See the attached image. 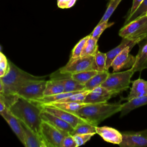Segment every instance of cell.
<instances>
[{
    "mask_svg": "<svg viewBox=\"0 0 147 147\" xmlns=\"http://www.w3.org/2000/svg\"><path fill=\"white\" fill-rule=\"evenodd\" d=\"M145 15H146V16H147V11H146V13H145Z\"/></svg>",
    "mask_w": 147,
    "mask_h": 147,
    "instance_id": "43",
    "label": "cell"
},
{
    "mask_svg": "<svg viewBox=\"0 0 147 147\" xmlns=\"http://www.w3.org/2000/svg\"><path fill=\"white\" fill-rule=\"evenodd\" d=\"M95 134L89 133V134H74L73 137L76 144V146H79L84 144L86 142L91 139V138Z\"/></svg>",
    "mask_w": 147,
    "mask_h": 147,
    "instance_id": "35",
    "label": "cell"
},
{
    "mask_svg": "<svg viewBox=\"0 0 147 147\" xmlns=\"http://www.w3.org/2000/svg\"><path fill=\"white\" fill-rule=\"evenodd\" d=\"M98 72V71L96 70H89L72 74L69 75L72 79L78 81L80 83L85 84L93 76L96 74Z\"/></svg>",
    "mask_w": 147,
    "mask_h": 147,
    "instance_id": "28",
    "label": "cell"
},
{
    "mask_svg": "<svg viewBox=\"0 0 147 147\" xmlns=\"http://www.w3.org/2000/svg\"><path fill=\"white\" fill-rule=\"evenodd\" d=\"M121 1L122 0H110V2L109 3L107 9L99 23L108 21L109 18L116 9L117 7L118 6Z\"/></svg>",
    "mask_w": 147,
    "mask_h": 147,
    "instance_id": "32",
    "label": "cell"
},
{
    "mask_svg": "<svg viewBox=\"0 0 147 147\" xmlns=\"http://www.w3.org/2000/svg\"><path fill=\"white\" fill-rule=\"evenodd\" d=\"M121 147L147 146V129L138 132H123Z\"/></svg>",
    "mask_w": 147,
    "mask_h": 147,
    "instance_id": "9",
    "label": "cell"
},
{
    "mask_svg": "<svg viewBox=\"0 0 147 147\" xmlns=\"http://www.w3.org/2000/svg\"><path fill=\"white\" fill-rule=\"evenodd\" d=\"M89 70L97 71L94 56L92 55L70 59L68 63L60 69V73L71 75Z\"/></svg>",
    "mask_w": 147,
    "mask_h": 147,
    "instance_id": "6",
    "label": "cell"
},
{
    "mask_svg": "<svg viewBox=\"0 0 147 147\" xmlns=\"http://www.w3.org/2000/svg\"><path fill=\"white\" fill-rule=\"evenodd\" d=\"M109 72L108 71L98 72L96 74L93 76L84 85L85 90L91 91L94 88L100 86L101 84L106 80Z\"/></svg>",
    "mask_w": 147,
    "mask_h": 147,
    "instance_id": "22",
    "label": "cell"
},
{
    "mask_svg": "<svg viewBox=\"0 0 147 147\" xmlns=\"http://www.w3.org/2000/svg\"><path fill=\"white\" fill-rule=\"evenodd\" d=\"M77 0H57V5L59 8L65 9L72 7Z\"/></svg>",
    "mask_w": 147,
    "mask_h": 147,
    "instance_id": "37",
    "label": "cell"
},
{
    "mask_svg": "<svg viewBox=\"0 0 147 147\" xmlns=\"http://www.w3.org/2000/svg\"><path fill=\"white\" fill-rule=\"evenodd\" d=\"M144 1V0H133L132 6H131L129 11L128 12L126 18L131 16L136 11V10L139 7V6L141 5V4Z\"/></svg>",
    "mask_w": 147,
    "mask_h": 147,
    "instance_id": "38",
    "label": "cell"
},
{
    "mask_svg": "<svg viewBox=\"0 0 147 147\" xmlns=\"http://www.w3.org/2000/svg\"><path fill=\"white\" fill-rule=\"evenodd\" d=\"M94 58L98 71H108L106 69L107 56L106 53L100 52L98 50L94 55Z\"/></svg>",
    "mask_w": 147,
    "mask_h": 147,
    "instance_id": "29",
    "label": "cell"
},
{
    "mask_svg": "<svg viewBox=\"0 0 147 147\" xmlns=\"http://www.w3.org/2000/svg\"><path fill=\"white\" fill-rule=\"evenodd\" d=\"M90 91L82 90L78 93L74 94L68 97L65 98L56 102H83L87 95Z\"/></svg>",
    "mask_w": 147,
    "mask_h": 147,
    "instance_id": "30",
    "label": "cell"
},
{
    "mask_svg": "<svg viewBox=\"0 0 147 147\" xmlns=\"http://www.w3.org/2000/svg\"><path fill=\"white\" fill-rule=\"evenodd\" d=\"M59 80L64 86V92H74L85 90L84 84L80 83L71 76L64 79H59Z\"/></svg>",
    "mask_w": 147,
    "mask_h": 147,
    "instance_id": "24",
    "label": "cell"
},
{
    "mask_svg": "<svg viewBox=\"0 0 147 147\" xmlns=\"http://www.w3.org/2000/svg\"><path fill=\"white\" fill-rule=\"evenodd\" d=\"M114 95H115V94L106 88L99 86L88 92L83 102L86 103H106Z\"/></svg>",
    "mask_w": 147,
    "mask_h": 147,
    "instance_id": "12",
    "label": "cell"
},
{
    "mask_svg": "<svg viewBox=\"0 0 147 147\" xmlns=\"http://www.w3.org/2000/svg\"><path fill=\"white\" fill-rule=\"evenodd\" d=\"M7 74L6 71H5L4 69L0 68V78L5 76Z\"/></svg>",
    "mask_w": 147,
    "mask_h": 147,
    "instance_id": "40",
    "label": "cell"
},
{
    "mask_svg": "<svg viewBox=\"0 0 147 147\" xmlns=\"http://www.w3.org/2000/svg\"><path fill=\"white\" fill-rule=\"evenodd\" d=\"M96 133L105 141L119 145L122 140V133L114 128L109 126H96Z\"/></svg>",
    "mask_w": 147,
    "mask_h": 147,
    "instance_id": "16",
    "label": "cell"
},
{
    "mask_svg": "<svg viewBox=\"0 0 147 147\" xmlns=\"http://www.w3.org/2000/svg\"><path fill=\"white\" fill-rule=\"evenodd\" d=\"M38 103V102H37ZM40 104V103H39ZM88 103L84 102H51L49 103L40 104L43 105L53 106L66 111L75 114L82 107L86 106Z\"/></svg>",
    "mask_w": 147,
    "mask_h": 147,
    "instance_id": "21",
    "label": "cell"
},
{
    "mask_svg": "<svg viewBox=\"0 0 147 147\" xmlns=\"http://www.w3.org/2000/svg\"><path fill=\"white\" fill-rule=\"evenodd\" d=\"M114 24V22H108V21L98 23V24L94 28L92 33L90 34V36L94 38V39L98 40L99 37L100 36L102 33L103 32V31L106 29L111 26Z\"/></svg>",
    "mask_w": 147,
    "mask_h": 147,
    "instance_id": "33",
    "label": "cell"
},
{
    "mask_svg": "<svg viewBox=\"0 0 147 147\" xmlns=\"http://www.w3.org/2000/svg\"><path fill=\"white\" fill-rule=\"evenodd\" d=\"M134 73L131 68L122 72L109 73L108 77L100 86L117 95L129 87Z\"/></svg>",
    "mask_w": 147,
    "mask_h": 147,
    "instance_id": "4",
    "label": "cell"
},
{
    "mask_svg": "<svg viewBox=\"0 0 147 147\" xmlns=\"http://www.w3.org/2000/svg\"><path fill=\"white\" fill-rule=\"evenodd\" d=\"M8 110V107L6 105L5 102L0 96V114Z\"/></svg>",
    "mask_w": 147,
    "mask_h": 147,
    "instance_id": "39",
    "label": "cell"
},
{
    "mask_svg": "<svg viewBox=\"0 0 147 147\" xmlns=\"http://www.w3.org/2000/svg\"><path fill=\"white\" fill-rule=\"evenodd\" d=\"M98 40L94 39L90 36L87 40L80 56L92 55L94 56L96 51L98 50V46L97 44Z\"/></svg>",
    "mask_w": 147,
    "mask_h": 147,
    "instance_id": "27",
    "label": "cell"
},
{
    "mask_svg": "<svg viewBox=\"0 0 147 147\" xmlns=\"http://www.w3.org/2000/svg\"><path fill=\"white\" fill-rule=\"evenodd\" d=\"M8 109L16 117L24 122L34 132L41 135L42 119L40 113L42 108L38 103L18 97Z\"/></svg>",
    "mask_w": 147,
    "mask_h": 147,
    "instance_id": "2",
    "label": "cell"
},
{
    "mask_svg": "<svg viewBox=\"0 0 147 147\" xmlns=\"http://www.w3.org/2000/svg\"><path fill=\"white\" fill-rule=\"evenodd\" d=\"M119 36L140 40L147 37V16L144 15L123 25L119 31Z\"/></svg>",
    "mask_w": 147,
    "mask_h": 147,
    "instance_id": "5",
    "label": "cell"
},
{
    "mask_svg": "<svg viewBox=\"0 0 147 147\" xmlns=\"http://www.w3.org/2000/svg\"><path fill=\"white\" fill-rule=\"evenodd\" d=\"M3 91V85L2 82L0 79V94H2Z\"/></svg>",
    "mask_w": 147,
    "mask_h": 147,
    "instance_id": "41",
    "label": "cell"
},
{
    "mask_svg": "<svg viewBox=\"0 0 147 147\" xmlns=\"http://www.w3.org/2000/svg\"><path fill=\"white\" fill-rule=\"evenodd\" d=\"M64 92V86L60 80L57 79H52L46 82V87L44 92V96L52 95Z\"/></svg>",
    "mask_w": 147,
    "mask_h": 147,
    "instance_id": "23",
    "label": "cell"
},
{
    "mask_svg": "<svg viewBox=\"0 0 147 147\" xmlns=\"http://www.w3.org/2000/svg\"><path fill=\"white\" fill-rule=\"evenodd\" d=\"M122 104L118 103H88L80 108L76 114L95 126L105 119L121 111Z\"/></svg>",
    "mask_w": 147,
    "mask_h": 147,
    "instance_id": "3",
    "label": "cell"
},
{
    "mask_svg": "<svg viewBox=\"0 0 147 147\" xmlns=\"http://www.w3.org/2000/svg\"><path fill=\"white\" fill-rule=\"evenodd\" d=\"M40 105L42 107V109L62 119L65 122H68L74 128H75L80 123L88 121L86 119L82 117H80L75 114H73V113L66 111L62 109H60L53 106H47V105Z\"/></svg>",
    "mask_w": 147,
    "mask_h": 147,
    "instance_id": "11",
    "label": "cell"
},
{
    "mask_svg": "<svg viewBox=\"0 0 147 147\" xmlns=\"http://www.w3.org/2000/svg\"><path fill=\"white\" fill-rule=\"evenodd\" d=\"M140 40H134V39H129L127 38H122V40L121 43L116 47L110 50V51L106 53L107 56L106 60V69L109 70V68L111 67V63L115 56L118 55L123 49L128 46L134 47L136 44L140 41Z\"/></svg>",
    "mask_w": 147,
    "mask_h": 147,
    "instance_id": "18",
    "label": "cell"
},
{
    "mask_svg": "<svg viewBox=\"0 0 147 147\" xmlns=\"http://www.w3.org/2000/svg\"><path fill=\"white\" fill-rule=\"evenodd\" d=\"M147 94V81L138 79L132 82V86L130 88V91L124 100L127 101L130 100L134 98H140Z\"/></svg>",
    "mask_w": 147,
    "mask_h": 147,
    "instance_id": "19",
    "label": "cell"
},
{
    "mask_svg": "<svg viewBox=\"0 0 147 147\" xmlns=\"http://www.w3.org/2000/svg\"><path fill=\"white\" fill-rule=\"evenodd\" d=\"M133 47L131 46L126 47L115 56L111 64L113 72L119 71L124 68H131L133 66L136 61V56L129 53Z\"/></svg>",
    "mask_w": 147,
    "mask_h": 147,
    "instance_id": "10",
    "label": "cell"
},
{
    "mask_svg": "<svg viewBox=\"0 0 147 147\" xmlns=\"http://www.w3.org/2000/svg\"><path fill=\"white\" fill-rule=\"evenodd\" d=\"M20 120V119H19ZM22 126L26 147H47L41 135H38L29 128L24 122L20 120Z\"/></svg>",
    "mask_w": 147,
    "mask_h": 147,
    "instance_id": "14",
    "label": "cell"
},
{
    "mask_svg": "<svg viewBox=\"0 0 147 147\" xmlns=\"http://www.w3.org/2000/svg\"><path fill=\"white\" fill-rule=\"evenodd\" d=\"M46 82L44 79L34 80L22 87L16 95L28 100L35 101L44 96Z\"/></svg>",
    "mask_w": 147,
    "mask_h": 147,
    "instance_id": "8",
    "label": "cell"
},
{
    "mask_svg": "<svg viewBox=\"0 0 147 147\" xmlns=\"http://www.w3.org/2000/svg\"><path fill=\"white\" fill-rule=\"evenodd\" d=\"M9 64V71L0 78L3 85V91L0 96L8 108L17 99L16 93L22 87L34 80L44 79L43 77L33 76L25 72L10 61Z\"/></svg>",
    "mask_w": 147,
    "mask_h": 147,
    "instance_id": "1",
    "label": "cell"
},
{
    "mask_svg": "<svg viewBox=\"0 0 147 147\" xmlns=\"http://www.w3.org/2000/svg\"><path fill=\"white\" fill-rule=\"evenodd\" d=\"M40 134L47 147H61L63 138L69 133L62 131L49 123L42 121Z\"/></svg>",
    "mask_w": 147,
    "mask_h": 147,
    "instance_id": "7",
    "label": "cell"
},
{
    "mask_svg": "<svg viewBox=\"0 0 147 147\" xmlns=\"http://www.w3.org/2000/svg\"><path fill=\"white\" fill-rule=\"evenodd\" d=\"M147 104V94L140 98H134L130 100L127 101L122 104L121 110V117H122L130 112L131 110L138 108L140 106Z\"/></svg>",
    "mask_w": 147,
    "mask_h": 147,
    "instance_id": "20",
    "label": "cell"
},
{
    "mask_svg": "<svg viewBox=\"0 0 147 147\" xmlns=\"http://www.w3.org/2000/svg\"><path fill=\"white\" fill-rule=\"evenodd\" d=\"M7 122L11 129L13 130L15 134L20 140L21 142L24 145L25 139L24 136V131L21 125L20 120L16 117L9 110L0 114Z\"/></svg>",
    "mask_w": 147,
    "mask_h": 147,
    "instance_id": "17",
    "label": "cell"
},
{
    "mask_svg": "<svg viewBox=\"0 0 147 147\" xmlns=\"http://www.w3.org/2000/svg\"><path fill=\"white\" fill-rule=\"evenodd\" d=\"M96 126L92 123L87 121L79 123L71 133L72 135L76 134H96Z\"/></svg>",
    "mask_w": 147,
    "mask_h": 147,
    "instance_id": "26",
    "label": "cell"
},
{
    "mask_svg": "<svg viewBox=\"0 0 147 147\" xmlns=\"http://www.w3.org/2000/svg\"><path fill=\"white\" fill-rule=\"evenodd\" d=\"M40 117L42 121L49 123L62 131L67 132L71 134L74 130V127L68 122L42 109L40 113Z\"/></svg>",
    "mask_w": 147,
    "mask_h": 147,
    "instance_id": "13",
    "label": "cell"
},
{
    "mask_svg": "<svg viewBox=\"0 0 147 147\" xmlns=\"http://www.w3.org/2000/svg\"><path fill=\"white\" fill-rule=\"evenodd\" d=\"M137 44L138 52L136 56V61L131 69L135 72L147 69V37L140 40Z\"/></svg>",
    "mask_w": 147,
    "mask_h": 147,
    "instance_id": "15",
    "label": "cell"
},
{
    "mask_svg": "<svg viewBox=\"0 0 147 147\" xmlns=\"http://www.w3.org/2000/svg\"><path fill=\"white\" fill-rule=\"evenodd\" d=\"M61 147H77L72 134H69L64 137L61 143Z\"/></svg>",
    "mask_w": 147,
    "mask_h": 147,
    "instance_id": "36",
    "label": "cell"
},
{
    "mask_svg": "<svg viewBox=\"0 0 147 147\" xmlns=\"http://www.w3.org/2000/svg\"><path fill=\"white\" fill-rule=\"evenodd\" d=\"M81 91H74V92H64L55 95H48V96H44L43 97L34 101L38 102L40 104H44V103H49L51 102H56L59 101L61 99H63L65 98L68 97L74 94L78 93Z\"/></svg>",
    "mask_w": 147,
    "mask_h": 147,
    "instance_id": "25",
    "label": "cell"
},
{
    "mask_svg": "<svg viewBox=\"0 0 147 147\" xmlns=\"http://www.w3.org/2000/svg\"><path fill=\"white\" fill-rule=\"evenodd\" d=\"M6 57H5V56L2 53H1V52H0V61H2V60H4L5 59H6Z\"/></svg>",
    "mask_w": 147,
    "mask_h": 147,
    "instance_id": "42",
    "label": "cell"
},
{
    "mask_svg": "<svg viewBox=\"0 0 147 147\" xmlns=\"http://www.w3.org/2000/svg\"><path fill=\"white\" fill-rule=\"evenodd\" d=\"M90 37V34L84 37L82 39H81L74 47V49L72 51V54L70 59H75L79 57H80L81 53L82 52V51L83 49L84 46L88 40V37Z\"/></svg>",
    "mask_w": 147,
    "mask_h": 147,
    "instance_id": "34",
    "label": "cell"
},
{
    "mask_svg": "<svg viewBox=\"0 0 147 147\" xmlns=\"http://www.w3.org/2000/svg\"><path fill=\"white\" fill-rule=\"evenodd\" d=\"M146 11H147V0H144L143 2L141 4V5L139 6V7L136 10V11L131 16L126 18V20L124 22V25L138 18L141 16L145 15Z\"/></svg>",
    "mask_w": 147,
    "mask_h": 147,
    "instance_id": "31",
    "label": "cell"
}]
</instances>
